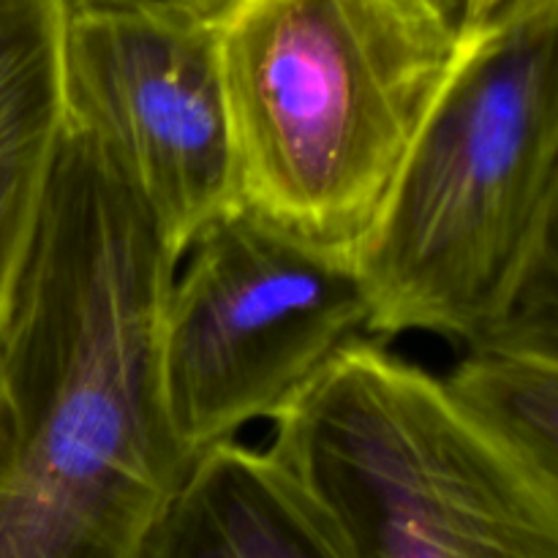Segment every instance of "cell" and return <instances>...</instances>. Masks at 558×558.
Listing matches in <instances>:
<instances>
[{"label":"cell","mask_w":558,"mask_h":558,"mask_svg":"<svg viewBox=\"0 0 558 558\" xmlns=\"http://www.w3.org/2000/svg\"><path fill=\"white\" fill-rule=\"evenodd\" d=\"M147 558H341L265 450L232 439L191 461Z\"/></svg>","instance_id":"ba28073f"},{"label":"cell","mask_w":558,"mask_h":558,"mask_svg":"<svg viewBox=\"0 0 558 558\" xmlns=\"http://www.w3.org/2000/svg\"><path fill=\"white\" fill-rule=\"evenodd\" d=\"M69 0H0V327L69 129Z\"/></svg>","instance_id":"52a82bcc"},{"label":"cell","mask_w":558,"mask_h":558,"mask_svg":"<svg viewBox=\"0 0 558 558\" xmlns=\"http://www.w3.org/2000/svg\"><path fill=\"white\" fill-rule=\"evenodd\" d=\"M510 3V0H483V11H485V22L490 20V16L494 14H499L501 9H505V5Z\"/></svg>","instance_id":"7c38bea8"},{"label":"cell","mask_w":558,"mask_h":558,"mask_svg":"<svg viewBox=\"0 0 558 558\" xmlns=\"http://www.w3.org/2000/svg\"><path fill=\"white\" fill-rule=\"evenodd\" d=\"M210 14L71 5L65 31V123L101 147L174 265L240 202Z\"/></svg>","instance_id":"8992f818"},{"label":"cell","mask_w":558,"mask_h":558,"mask_svg":"<svg viewBox=\"0 0 558 558\" xmlns=\"http://www.w3.org/2000/svg\"><path fill=\"white\" fill-rule=\"evenodd\" d=\"M441 385L490 441L558 485V347L480 343Z\"/></svg>","instance_id":"9c48e42d"},{"label":"cell","mask_w":558,"mask_h":558,"mask_svg":"<svg viewBox=\"0 0 558 558\" xmlns=\"http://www.w3.org/2000/svg\"><path fill=\"white\" fill-rule=\"evenodd\" d=\"M270 425L267 458L341 558H558V485L381 341L347 343Z\"/></svg>","instance_id":"277c9868"},{"label":"cell","mask_w":558,"mask_h":558,"mask_svg":"<svg viewBox=\"0 0 558 558\" xmlns=\"http://www.w3.org/2000/svg\"><path fill=\"white\" fill-rule=\"evenodd\" d=\"M401 3L439 25L456 41H463L480 25H485L483 0H401Z\"/></svg>","instance_id":"30bf717a"},{"label":"cell","mask_w":558,"mask_h":558,"mask_svg":"<svg viewBox=\"0 0 558 558\" xmlns=\"http://www.w3.org/2000/svg\"><path fill=\"white\" fill-rule=\"evenodd\" d=\"M558 0H510L458 47L354 251L371 338H494L558 283Z\"/></svg>","instance_id":"7a4b0ae2"},{"label":"cell","mask_w":558,"mask_h":558,"mask_svg":"<svg viewBox=\"0 0 558 558\" xmlns=\"http://www.w3.org/2000/svg\"><path fill=\"white\" fill-rule=\"evenodd\" d=\"M172 272L134 191L69 125L0 327V558H147L191 466L156 381Z\"/></svg>","instance_id":"6da1fadb"},{"label":"cell","mask_w":558,"mask_h":558,"mask_svg":"<svg viewBox=\"0 0 558 558\" xmlns=\"http://www.w3.org/2000/svg\"><path fill=\"white\" fill-rule=\"evenodd\" d=\"M357 338H371V303L354 256L240 202L223 210L174 265L158 316V398L183 456L270 423Z\"/></svg>","instance_id":"5b68a950"},{"label":"cell","mask_w":558,"mask_h":558,"mask_svg":"<svg viewBox=\"0 0 558 558\" xmlns=\"http://www.w3.org/2000/svg\"><path fill=\"white\" fill-rule=\"evenodd\" d=\"M71 5H114V9H153V11H189L210 14L218 0H69Z\"/></svg>","instance_id":"8fae6325"},{"label":"cell","mask_w":558,"mask_h":558,"mask_svg":"<svg viewBox=\"0 0 558 558\" xmlns=\"http://www.w3.org/2000/svg\"><path fill=\"white\" fill-rule=\"evenodd\" d=\"M240 205L354 256L461 41L401 0H218Z\"/></svg>","instance_id":"3957f363"}]
</instances>
